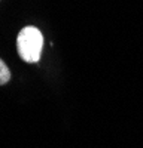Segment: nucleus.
Wrapping results in <instances>:
<instances>
[{
  "instance_id": "1",
  "label": "nucleus",
  "mask_w": 143,
  "mask_h": 148,
  "mask_svg": "<svg viewBox=\"0 0 143 148\" xmlns=\"http://www.w3.org/2000/svg\"><path fill=\"white\" fill-rule=\"evenodd\" d=\"M17 47L19 56L26 62H37L40 59L43 47V36L36 27H24L17 39Z\"/></svg>"
},
{
  "instance_id": "2",
  "label": "nucleus",
  "mask_w": 143,
  "mask_h": 148,
  "mask_svg": "<svg viewBox=\"0 0 143 148\" xmlns=\"http://www.w3.org/2000/svg\"><path fill=\"white\" fill-rule=\"evenodd\" d=\"M9 80H10V70L3 62V59L0 58V84H6Z\"/></svg>"
}]
</instances>
